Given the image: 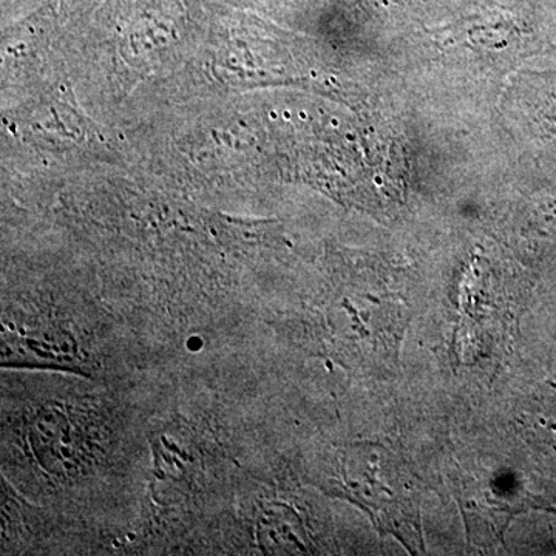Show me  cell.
Segmentation results:
<instances>
[{
	"instance_id": "cell-2",
	"label": "cell",
	"mask_w": 556,
	"mask_h": 556,
	"mask_svg": "<svg viewBox=\"0 0 556 556\" xmlns=\"http://www.w3.org/2000/svg\"><path fill=\"white\" fill-rule=\"evenodd\" d=\"M522 417L530 433H548L546 439H552V444H556V379L538 391Z\"/></svg>"
},
{
	"instance_id": "cell-1",
	"label": "cell",
	"mask_w": 556,
	"mask_h": 556,
	"mask_svg": "<svg viewBox=\"0 0 556 556\" xmlns=\"http://www.w3.org/2000/svg\"><path fill=\"white\" fill-rule=\"evenodd\" d=\"M338 485L383 535L415 554L426 551L420 527V481L396 452L375 442L348 445L339 455Z\"/></svg>"
}]
</instances>
